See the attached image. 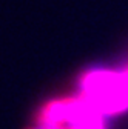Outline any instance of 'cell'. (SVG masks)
I'll return each instance as SVG.
<instances>
[{
  "instance_id": "1",
  "label": "cell",
  "mask_w": 128,
  "mask_h": 129,
  "mask_svg": "<svg viewBox=\"0 0 128 129\" xmlns=\"http://www.w3.org/2000/svg\"><path fill=\"white\" fill-rule=\"evenodd\" d=\"M65 129H105L103 127V115L97 112L91 105H88L83 114L71 121Z\"/></svg>"
}]
</instances>
